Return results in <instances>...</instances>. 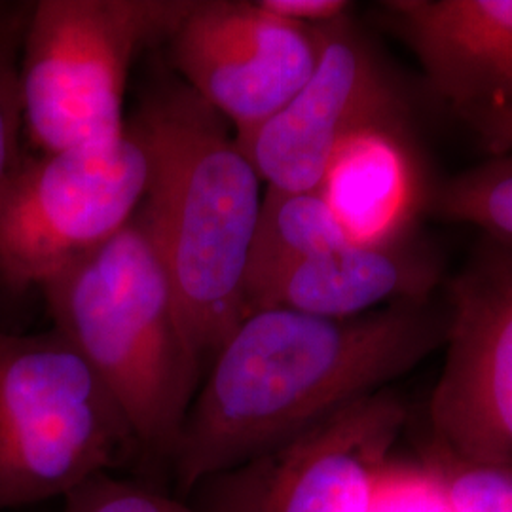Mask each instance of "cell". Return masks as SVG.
I'll return each mask as SVG.
<instances>
[{"label":"cell","instance_id":"6da1fadb","mask_svg":"<svg viewBox=\"0 0 512 512\" xmlns=\"http://www.w3.org/2000/svg\"><path fill=\"white\" fill-rule=\"evenodd\" d=\"M421 300L349 319L251 311L209 361L169 465L183 492L382 391L446 340Z\"/></svg>","mask_w":512,"mask_h":512},{"label":"cell","instance_id":"7a4b0ae2","mask_svg":"<svg viewBox=\"0 0 512 512\" xmlns=\"http://www.w3.org/2000/svg\"><path fill=\"white\" fill-rule=\"evenodd\" d=\"M129 128L150 167L137 217L164 260L186 344L203 366L247 317L260 177L224 120L184 84L150 93Z\"/></svg>","mask_w":512,"mask_h":512},{"label":"cell","instance_id":"3957f363","mask_svg":"<svg viewBox=\"0 0 512 512\" xmlns=\"http://www.w3.org/2000/svg\"><path fill=\"white\" fill-rule=\"evenodd\" d=\"M59 332L109 389L141 454L171 458L200 387L177 298L135 215L116 236L42 287Z\"/></svg>","mask_w":512,"mask_h":512},{"label":"cell","instance_id":"277c9868","mask_svg":"<svg viewBox=\"0 0 512 512\" xmlns=\"http://www.w3.org/2000/svg\"><path fill=\"white\" fill-rule=\"evenodd\" d=\"M137 452L109 389L59 332L0 330V511L65 499Z\"/></svg>","mask_w":512,"mask_h":512},{"label":"cell","instance_id":"5b68a950","mask_svg":"<svg viewBox=\"0 0 512 512\" xmlns=\"http://www.w3.org/2000/svg\"><path fill=\"white\" fill-rule=\"evenodd\" d=\"M194 0H38L23 27V128L42 152L107 145L135 57L171 38Z\"/></svg>","mask_w":512,"mask_h":512},{"label":"cell","instance_id":"8992f818","mask_svg":"<svg viewBox=\"0 0 512 512\" xmlns=\"http://www.w3.org/2000/svg\"><path fill=\"white\" fill-rule=\"evenodd\" d=\"M147 148L133 129L107 145L21 158L0 192V279L42 287L124 226L145 202Z\"/></svg>","mask_w":512,"mask_h":512},{"label":"cell","instance_id":"52a82bcc","mask_svg":"<svg viewBox=\"0 0 512 512\" xmlns=\"http://www.w3.org/2000/svg\"><path fill=\"white\" fill-rule=\"evenodd\" d=\"M429 416L437 452L512 469V247L495 243L452 289Z\"/></svg>","mask_w":512,"mask_h":512},{"label":"cell","instance_id":"ba28073f","mask_svg":"<svg viewBox=\"0 0 512 512\" xmlns=\"http://www.w3.org/2000/svg\"><path fill=\"white\" fill-rule=\"evenodd\" d=\"M319 61L293 99L236 143L268 188L319 190L334 156L368 131H403L399 93L348 18L319 25Z\"/></svg>","mask_w":512,"mask_h":512},{"label":"cell","instance_id":"9c48e42d","mask_svg":"<svg viewBox=\"0 0 512 512\" xmlns=\"http://www.w3.org/2000/svg\"><path fill=\"white\" fill-rule=\"evenodd\" d=\"M406 421L403 403L372 393L300 437L205 480V512H368L374 480Z\"/></svg>","mask_w":512,"mask_h":512},{"label":"cell","instance_id":"30bf717a","mask_svg":"<svg viewBox=\"0 0 512 512\" xmlns=\"http://www.w3.org/2000/svg\"><path fill=\"white\" fill-rule=\"evenodd\" d=\"M169 44L184 86L236 137L283 109L319 61L315 27L277 18L258 2L194 0Z\"/></svg>","mask_w":512,"mask_h":512},{"label":"cell","instance_id":"8fae6325","mask_svg":"<svg viewBox=\"0 0 512 512\" xmlns=\"http://www.w3.org/2000/svg\"><path fill=\"white\" fill-rule=\"evenodd\" d=\"M385 8L458 112L512 105V0H397Z\"/></svg>","mask_w":512,"mask_h":512},{"label":"cell","instance_id":"7c38bea8","mask_svg":"<svg viewBox=\"0 0 512 512\" xmlns=\"http://www.w3.org/2000/svg\"><path fill=\"white\" fill-rule=\"evenodd\" d=\"M437 279L435 256L408 234L372 243L351 241L291 268L256 310L287 308L349 319L372 313L385 302L421 300Z\"/></svg>","mask_w":512,"mask_h":512},{"label":"cell","instance_id":"4fadbf2b","mask_svg":"<svg viewBox=\"0 0 512 512\" xmlns=\"http://www.w3.org/2000/svg\"><path fill=\"white\" fill-rule=\"evenodd\" d=\"M319 192L353 241H387L408 234L420 205V179L403 131H368L334 156Z\"/></svg>","mask_w":512,"mask_h":512},{"label":"cell","instance_id":"5bb4252c","mask_svg":"<svg viewBox=\"0 0 512 512\" xmlns=\"http://www.w3.org/2000/svg\"><path fill=\"white\" fill-rule=\"evenodd\" d=\"M351 241L346 226L319 190L268 188L260 202L245 268L247 315L291 268Z\"/></svg>","mask_w":512,"mask_h":512},{"label":"cell","instance_id":"9a60e30c","mask_svg":"<svg viewBox=\"0 0 512 512\" xmlns=\"http://www.w3.org/2000/svg\"><path fill=\"white\" fill-rule=\"evenodd\" d=\"M368 512H456L435 459H387L374 480Z\"/></svg>","mask_w":512,"mask_h":512},{"label":"cell","instance_id":"2e32d148","mask_svg":"<svg viewBox=\"0 0 512 512\" xmlns=\"http://www.w3.org/2000/svg\"><path fill=\"white\" fill-rule=\"evenodd\" d=\"M63 501V512H205L179 497L118 478L114 473L93 478Z\"/></svg>","mask_w":512,"mask_h":512},{"label":"cell","instance_id":"e0dca14e","mask_svg":"<svg viewBox=\"0 0 512 512\" xmlns=\"http://www.w3.org/2000/svg\"><path fill=\"white\" fill-rule=\"evenodd\" d=\"M456 512H512V469L433 456Z\"/></svg>","mask_w":512,"mask_h":512},{"label":"cell","instance_id":"ac0fdd59","mask_svg":"<svg viewBox=\"0 0 512 512\" xmlns=\"http://www.w3.org/2000/svg\"><path fill=\"white\" fill-rule=\"evenodd\" d=\"M27 21V19H25ZM19 18L0 27V192L21 162L19 135L23 129V107L19 90L18 50Z\"/></svg>","mask_w":512,"mask_h":512},{"label":"cell","instance_id":"d6986e66","mask_svg":"<svg viewBox=\"0 0 512 512\" xmlns=\"http://www.w3.org/2000/svg\"><path fill=\"white\" fill-rule=\"evenodd\" d=\"M264 10L304 27H319L348 18L351 4L346 0H260Z\"/></svg>","mask_w":512,"mask_h":512},{"label":"cell","instance_id":"ffe728a7","mask_svg":"<svg viewBox=\"0 0 512 512\" xmlns=\"http://www.w3.org/2000/svg\"><path fill=\"white\" fill-rule=\"evenodd\" d=\"M495 154L512 152V105L459 112Z\"/></svg>","mask_w":512,"mask_h":512},{"label":"cell","instance_id":"44dd1931","mask_svg":"<svg viewBox=\"0 0 512 512\" xmlns=\"http://www.w3.org/2000/svg\"><path fill=\"white\" fill-rule=\"evenodd\" d=\"M14 18H18V16H16V12H14L8 4H0V27H2L4 23L12 21Z\"/></svg>","mask_w":512,"mask_h":512}]
</instances>
